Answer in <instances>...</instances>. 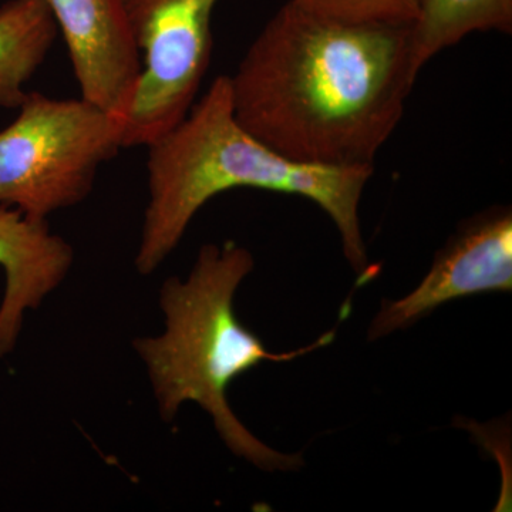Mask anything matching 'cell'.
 <instances>
[{"instance_id":"1","label":"cell","mask_w":512,"mask_h":512,"mask_svg":"<svg viewBox=\"0 0 512 512\" xmlns=\"http://www.w3.org/2000/svg\"><path fill=\"white\" fill-rule=\"evenodd\" d=\"M420 72L410 25L345 22L288 0L228 77L235 119L279 156L373 167Z\"/></svg>"},{"instance_id":"2","label":"cell","mask_w":512,"mask_h":512,"mask_svg":"<svg viewBox=\"0 0 512 512\" xmlns=\"http://www.w3.org/2000/svg\"><path fill=\"white\" fill-rule=\"evenodd\" d=\"M147 151L148 201L134 259L141 275L154 274L173 254L208 201L235 188H254L318 205L338 229L360 282L372 278L359 208L373 167H322L279 156L235 119L228 76H218Z\"/></svg>"},{"instance_id":"3","label":"cell","mask_w":512,"mask_h":512,"mask_svg":"<svg viewBox=\"0 0 512 512\" xmlns=\"http://www.w3.org/2000/svg\"><path fill=\"white\" fill-rule=\"evenodd\" d=\"M254 268V256L237 242L204 245L187 279L173 276L161 286L164 332L137 338L134 349L146 366L161 419L173 421L183 404L197 403L235 456L268 473H288L303 466L302 454L281 453L255 437L232 412L228 387L261 363L292 362L325 348L336 330L306 348L269 352L235 313V293Z\"/></svg>"},{"instance_id":"4","label":"cell","mask_w":512,"mask_h":512,"mask_svg":"<svg viewBox=\"0 0 512 512\" xmlns=\"http://www.w3.org/2000/svg\"><path fill=\"white\" fill-rule=\"evenodd\" d=\"M0 131V205L32 220L89 197L101 165L123 147L124 121L80 99L28 93Z\"/></svg>"},{"instance_id":"5","label":"cell","mask_w":512,"mask_h":512,"mask_svg":"<svg viewBox=\"0 0 512 512\" xmlns=\"http://www.w3.org/2000/svg\"><path fill=\"white\" fill-rule=\"evenodd\" d=\"M141 63L124 117L123 147H147L173 130L197 101L212 55L218 0H120Z\"/></svg>"},{"instance_id":"6","label":"cell","mask_w":512,"mask_h":512,"mask_svg":"<svg viewBox=\"0 0 512 512\" xmlns=\"http://www.w3.org/2000/svg\"><path fill=\"white\" fill-rule=\"evenodd\" d=\"M512 291V211L493 207L461 222L423 281L396 301H383L370 322V342L410 328L440 306L480 293Z\"/></svg>"},{"instance_id":"7","label":"cell","mask_w":512,"mask_h":512,"mask_svg":"<svg viewBox=\"0 0 512 512\" xmlns=\"http://www.w3.org/2000/svg\"><path fill=\"white\" fill-rule=\"evenodd\" d=\"M62 32L82 99L124 121L141 57L120 0H46Z\"/></svg>"},{"instance_id":"8","label":"cell","mask_w":512,"mask_h":512,"mask_svg":"<svg viewBox=\"0 0 512 512\" xmlns=\"http://www.w3.org/2000/svg\"><path fill=\"white\" fill-rule=\"evenodd\" d=\"M72 248L47 221L32 220L0 205V268L5 272L2 305L26 311L42 303L69 271Z\"/></svg>"},{"instance_id":"9","label":"cell","mask_w":512,"mask_h":512,"mask_svg":"<svg viewBox=\"0 0 512 512\" xmlns=\"http://www.w3.org/2000/svg\"><path fill=\"white\" fill-rule=\"evenodd\" d=\"M57 32L46 0H8L0 6V107L19 109Z\"/></svg>"},{"instance_id":"10","label":"cell","mask_w":512,"mask_h":512,"mask_svg":"<svg viewBox=\"0 0 512 512\" xmlns=\"http://www.w3.org/2000/svg\"><path fill=\"white\" fill-rule=\"evenodd\" d=\"M417 66L456 46L471 33H512V0H420L412 25Z\"/></svg>"},{"instance_id":"11","label":"cell","mask_w":512,"mask_h":512,"mask_svg":"<svg viewBox=\"0 0 512 512\" xmlns=\"http://www.w3.org/2000/svg\"><path fill=\"white\" fill-rule=\"evenodd\" d=\"M303 8L345 22L412 25L420 0H295Z\"/></svg>"}]
</instances>
